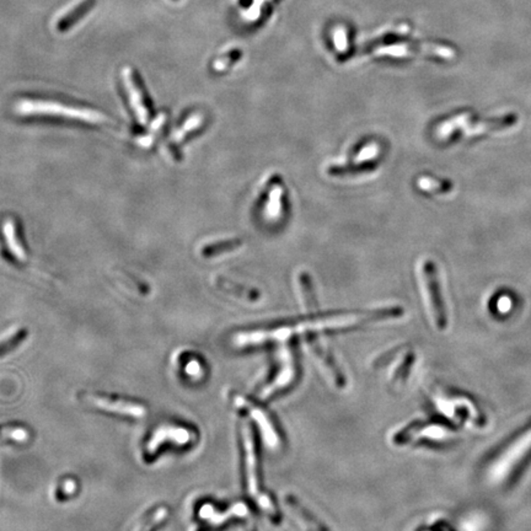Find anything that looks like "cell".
Segmentation results:
<instances>
[{"label":"cell","instance_id":"23","mask_svg":"<svg viewBox=\"0 0 531 531\" xmlns=\"http://www.w3.org/2000/svg\"><path fill=\"white\" fill-rule=\"evenodd\" d=\"M239 243H240V241H239V240H235V239H234V240L221 241V243H213V245L207 246V248L203 250V254L210 257V256H213V254H221V252H226V251H229V250L238 248Z\"/></svg>","mask_w":531,"mask_h":531},{"label":"cell","instance_id":"17","mask_svg":"<svg viewBox=\"0 0 531 531\" xmlns=\"http://www.w3.org/2000/svg\"><path fill=\"white\" fill-rule=\"evenodd\" d=\"M282 196L283 188L281 186H276L270 193V201L267 203L265 213L267 218L270 219H276L279 217V213L282 210Z\"/></svg>","mask_w":531,"mask_h":531},{"label":"cell","instance_id":"22","mask_svg":"<svg viewBox=\"0 0 531 531\" xmlns=\"http://www.w3.org/2000/svg\"><path fill=\"white\" fill-rule=\"evenodd\" d=\"M419 186L424 191H435V192H449L452 190V183L448 181H437L432 179L423 177L419 181Z\"/></svg>","mask_w":531,"mask_h":531},{"label":"cell","instance_id":"27","mask_svg":"<svg viewBox=\"0 0 531 531\" xmlns=\"http://www.w3.org/2000/svg\"><path fill=\"white\" fill-rule=\"evenodd\" d=\"M199 369H201L199 368V363L194 362V361H192V362L187 365V372H188L190 375H193V377H196L197 374H199Z\"/></svg>","mask_w":531,"mask_h":531},{"label":"cell","instance_id":"21","mask_svg":"<svg viewBox=\"0 0 531 531\" xmlns=\"http://www.w3.org/2000/svg\"><path fill=\"white\" fill-rule=\"evenodd\" d=\"M0 437L6 438V439H10L14 441H28L30 438L28 430L21 427H1L0 428Z\"/></svg>","mask_w":531,"mask_h":531},{"label":"cell","instance_id":"6","mask_svg":"<svg viewBox=\"0 0 531 531\" xmlns=\"http://www.w3.org/2000/svg\"><path fill=\"white\" fill-rule=\"evenodd\" d=\"M422 273H423L424 283L428 293L430 309L433 314L432 317L434 320L435 326L439 330H444L447 326V312H445L444 300L441 297V285L438 281V273H437L434 263L432 261H425L422 266Z\"/></svg>","mask_w":531,"mask_h":531},{"label":"cell","instance_id":"16","mask_svg":"<svg viewBox=\"0 0 531 531\" xmlns=\"http://www.w3.org/2000/svg\"><path fill=\"white\" fill-rule=\"evenodd\" d=\"M25 339H26V330L23 328H14L12 331H9V334L0 339V357L6 356V353L15 350Z\"/></svg>","mask_w":531,"mask_h":531},{"label":"cell","instance_id":"15","mask_svg":"<svg viewBox=\"0 0 531 531\" xmlns=\"http://www.w3.org/2000/svg\"><path fill=\"white\" fill-rule=\"evenodd\" d=\"M3 232L6 237V243L12 254L20 261L26 260V252L23 250V243L17 238V224L12 219H6L3 226Z\"/></svg>","mask_w":531,"mask_h":531},{"label":"cell","instance_id":"1","mask_svg":"<svg viewBox=\"0 0 531 531\" xmlns=\"http://www.w3.org/2000/svg\"><path fill=\"white\" fill-rule=\"evenodd\" d=\"M364 320V317L359 315H342V317H323L319 320L303 322L299 326L293 328H281L271 331H254L240 334L234 339L235 345L239 347H250V345H260L267 342H278V341H288L297 334H305L312 331L322 330H334V328H350L354 326Z\"/></svg>","mask_w":531,"mask_h":531},{"label":"cell","instance_id":"5","mask_svg":"<svg viewBox=\"0 0 531 531\" xmlns=\"http://www.w3.org/2000/svg\"><path fill=\"white\" fill-rule=\"evenodd\" d=\"M234 405L238 406L241 411H245L248 414H250V417L254 419V422L259 424L260 432L268 447L277 449L281 445V435L278 433L274 422L272 421L270 414H267L262 407L240 395L235 396Z\"/></svg>","mask_w":531,"mask_h":531},{"label":"cell","instance_id":"14","mask_svg":"<svg viewBox=\"0 0 531 531\" xmlns=\"http://www.w3.org/2000/svg\"><path fill=\"white\" fill-rule=\"evenodd\" d=\"M309 350H310L311 356L317 359L319 363V367L321 368L322 372L328 377V380L336 386V388H343L345 384L343 375L339 372V368L336 367V363L328 353H325L321 348L317 345H312L309 343Z\"/></svg>","mask_w":531,"mask_h":531},{"label":"cell","instance_id":"3","mask_svg":"<svg viewBox=\"0 0 531 531\" xmlns=\"http://www.w3.org/2000/svg\"><path fill=\"white\" fill-rule=\"evenodd\" d=\"M243 437V457H245V477L246 487L250 496L254 498L259 508L265 513L272 521H279V513L274 507L271 497L262 491L259 477V463H257V450L254 444V433L249 424H243L241 427Z\"/></svg>","mask_w":531,"mask_h":531},{"label":"cell","instance_id":"8","mask_svg":"<svg viewBox=\"0 0 531 531\" xmlns=\"http://www.w3.org/2000/svg\"><path fill=\"white\" fill-rule=\"evenodd\" d=\"M85 401L89 402L91 406L97 407L105 412L114 413V414L130 417V419H143L147 414V408L141 403L126 401L122 399L86 394Z\"/></svg>","mask_w":531,"mask_h":531},{"label":"cell","instance_id":"13","mask_svg":"<svg viewBox=\"0 0 531 531\" xmlns=\"http://www.w3.org/2000/svg\"><path fill=\"white\" fill-rule=\"evenodd\" d=\"M447 435V430L438 425H412V427H406L405 430L402 428L399 430L392 441L395 444H408L410 441L414 439H421V438H430V439H441Z\"/></svg>","mask_w":531,"mask_h":531},{"label":"cell","instance_id":"12","mask_svg":"<svg viewBox=\"0 0 531 531\" xmlns=\"http://www.w3.org/2000/svg\"><path fill=\"white\" fill-rule=\"evenodd\" d=\"M95 3L97 0H79L74 3L73 6L67 8L66 12H63L61 15L57 17L56 23H54L57 31L66 32L69 28H73L74 25H77L78 21H80L81 17H84L88 12H90L92 6H95Z\"/></svg>","mask_w":531,"mask_h":531},{"label":"cell","instance_id":"24","mask_svg":"<svg viewBox=\"0 0 531 531\" xmlns=\"http://www.w3.org/2000/svg\"><path fill=\"white\" fill-rule=\"evenodd\" d=\"M300 287H301V294L304 297L305 306L308 309L314 308V295H312V288H311L310 278L308 273H300L299 277Z\"/></svg>","mask_w":531,"mask_h":531},{"label":"cell","instance_id":"19","mask_svg":"<svg viewBox=\"0 0 531 531\" xmlns=\"http://www.w3.org/2000/svg\"><path fill=\"white\" fill-rule=\"evenodd\" d=\"M202 122H203V117L201 114H193L192 117L187 119L186 122L179 128V130H176L172 134V139L175 141H183L185 137L193 130H197L198 127L202 125Z\"/></svg>","mask_w":531,"mask_h":531},{"label":"cell","instance_id":"11","mask_svg":"<svg viewBox=\"0 0 531 531\" xmlns=\"http://www.w3.org/2000/svg\"><path fill=\"white\" fill-rule=\"evenodd\" d=\"M123 81H125L127 92L130 94V106L134 110L138 121L141 122V125H146L148 119H149V110H148L146 101H144V97H143L141 88L137 83V80L134 79L133 72L128 67L123 70Z\"/></svg>","mask_w":531,"mask_h":531},{"label":"cell","instance_id":"9","mask_svg":"<svg viewBox=\"0 0 531 531\" xmlns=\"http://www.w3.org/2000/svg\"><path fill=\"white\" fill-rule=\"evenodd\" d=\"M281 361H282V364H281V369L278 372L277 377L261 390L260 397L262 400H271L274 396H277L281 391L285 390L289 385H292V383L295 380L297 367H295L292 352L284 348L281 352Z\"/></svg>","mask_w":531,"mask_h":531},{"label":"cell","instance_id":"25","mask_svg":"<svg viewBox=\"0 0 531 531\" xmlns=\"http://www.w3.org/2000/svg\"><path fill=\"white\" fill-rule=\"evenodd\" d=\"M379 152H380L379 146L370 144V146H368V147L362 149L361 153L357 155L356 163H363V161L365 163L368 160H373V159L378 157Z\"/></svg>","mask_w":531,"mask_h":531},{"label":"cell","instance_id":"10","mask_svg":"<svg viewBox=\"0 0 531 531\" xmlns=\"http://www.w3.org/2000/svg\"><path fill=\"white\" fill-rule=\"evenodd\" d=\"M284 505L288 510V514L298 524L303 531H326L320 524V521L310 514L308 509L304 508L299 501L293 496L284 497Z\"/></svg>","mask_w":531,"mask_h":531},{"label":"cell","instance_id":"26","mask_svg":"<svg viewBox=\"0 0 531 531\" xmlns=\"http://www.w3.org/2000/svg\"><path fill=\"white\" fill-rule=\"evenodd\" d=\"M336 40H334V43H336V46H337V48H339V51H345V31H343V28H339V31H337V34H336V37H334Z\"/></svg>","mask_w":531,"mask_h":531},{"label":"cell","instance_id":"4","mask_svg":"<svg viewBox=\"0 0 531 531\" xmlns=\"http://www.w3.org/2000/svg\"><path fill=\"white\" fill-rule=\"evenodd\" d=\"M17 112L25 116L43 114V116H61L66 119L83 121L86 123H101L106 121L102 113L86 110V108H72L62 103L48 101H23L17 105Z\"/></svg>","mask_w":531,"mask_h":531},{"label":"cell","instance_id":"20","mask_svg":"<svg viewBox=\"0 0 531 531\" xmlns=\"http://www.w3.org/2000/svg\"><path fill=\"white\" fill-rule=\"evenodd\" d=\"M169 517V510L165 507L159 508L158 510H155L150 519L147 520V523H144V525H141L139 531H157L159 526L161 525L164 523V520Z\"/></svg>","mask_w":531,"mask_h":531},{"label":"cell","instance_id":"7","mask_svg":"<svg viewBox=\"0 0 531 531\" xmlns=\"http://www.w3.org/2000/svg\"><path fill=\"white\" fill-rule=\"evenodd\" d=\"M192 432L181 425L164 424L154 430L153 434L146 444V455H154L160 448L168 443H172L179 447H183L192 441Z\"/></svg>","mask_w":531,"mask_h":531},{"label":"cell","instance_id":"18","mask_svg":"<svg viewBox=\"0 0 531 531\" xmlns=\"http://www.w3.org/2000/svg\"><path fill=\"white\" fill-rule=\"evenodd\" d=\"M412 353H407V356L402 357L397 361V364L390 370L391 383L396 384L397 381H401L405 379L412 364Z\"/></svg>","mask_w":531,"mask_h":531},{"label":"cell","instance_id":"2","mask_svg":"<svg viewBox=\"0 0 531 531\" xmlns=\"http://www.w3.org/2000/svg\"><path fill=\"white\" fill-rule=\"evenodd\" d=\"M531 457V424L515 435L497 455L492 459L487 469V477L493 485H504L519 474L521 468Z\"/></svg>","mask_w":531,"mask_h":531}]
</instances>
